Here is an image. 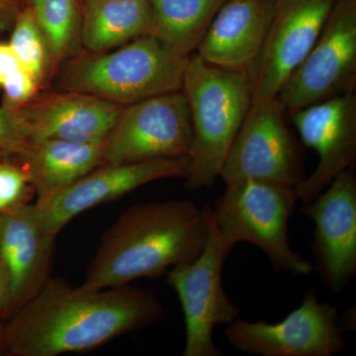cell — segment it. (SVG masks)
I'll use <instances>...</instances> for the list:
<instances>
[{
    "label": "cell",
    "mask_w": 356,
    "mask_h": 356,
    "mask_svg": "<svg viewBox=\"0 0 356 356\" xmlns=\"http://www.w3.org/2000/svg\"><path fill=\"white\" fill-rule=\"evenodd\" d=\"M147 0H96L81 6L79 40L86 51L104 53L151 35Z\"/></svg>",
    "instance_id": "d6986e66"
},
{
    "label": "cell",
    "mask_w": 356,
    "mask_h": 356,
    "mask_svg": "<svg viewBox=\"0 0 356 356\" xmlns=\"http://www.w3.org/2000/svg\"><path fill=\"white\" fill-rule=\"evenodd\" d=\"M20 2H21V4H22V6H24L25 0H20Z\"/></svg>",
    "instance_id": "4dcf8cb0"
},
{
    "label": "cell",
    "mask_w": 356,
    "mask_h": 356,
    "mask_svg": "<svg viewBox=\"0 0 356 356\" xmlns=\"http://www.w3.org/2000/svg\"><path fill=\"white\" fill-rule=\"evenodd\" d=\"M21 67L9 44L0 43V86L7 76Z\"/></svg>",
    "instance_id": "484cf974"
},
{
    "label": "cell",
    "mask_w": 356,
    "mask_h": 356,
    "mask_svg": "<svg viewBox=\"0 0 356 356\" xmlns=\"http://www.w3.org/2000/svg\"><path fill=\"white\" fill-rule=\"evenodd\" d=\"M297 201L294 187L247 178L227 184L212 213L222 236L234 248L252 243L276 269L309 276L315 266L293 250L288 236Z\"/></svg>",
    "instance_id": "5b68a950"
},
{
    "label": "cell",
    "mask_w": 356,
    "mask_h": 356,
    "mask_svg": "<svg viewBox=\"0 0 356 356\" xmlns=\"http://www.w3.org/2000/svg\"><path fill=\"white\" fill-rule=\"evenodd\" d=\"M208 236L202 252L193 261L173 266L166 273V282L177 292L185 323L184 356H221L213 339L219 325H229L240 316L236 306L222 286L224 264L233 250L205 206Z\"/></svg>",
    "instance_id": "8992f818"
},
{
    "label": "cell",
    "mask_w": 356,
    "mask_h": 356,
    "mask_svg": "<svg viewBox=\"0 0 356 356\" xmlns=\"http://www.w3.org/2000/svg\"><path fill=\"white\" fill-rule=\"evenodd\" d=\"M192 124L185 188L214 186L229 149L252 105L248 72L222 69L189 56L182 83Z\"/></svg>",
    "instance_id": "3957f363"
},
{
    "label": "cell",
    "mask_w": 356,
    "mask_h": 356,
    "mask_svg": "<svg viewBox=\"0 0 356 356\" xmlns=\"http://www.w3.org/2000/svg\"><path fill=\"white\" fill-rule=\"evenodd\" d=\"M302 213L315 225L313 254L327 290L343 292L356 274V177L353 168L337 175Z\"/></svg>",
    "instance_id": "4fadbf2b"
},
{
    "label": "cell",
    "mask_w": 356,
    "mask_h": 356,
    "mask_svg": "<svg viewBox=\"0 0 356 356\" xmlns=\"http://www.w3.org/2000/svg\"><path fill=\"white\" fill-rule=\"evenodd\" d=\"M2 332H3V329L0 327V344H2Z\"/></svg>",
    "instance_id": "f546056e"
},
{
    "label": "cell",
    "mask_w": 356,
    "mask_h": 356,
    "mask_svg": "<svg viewBox=\"0 0 356 356\" xmlns=\"http://www.w3.org/2000/svg\"><path fill=\"white\" fill-rule=\"evenodd\" d=\"M22 6L20 0H0V28L13 25Z\"/></svg>",
    "instance_id": "83f0119b"
},
{
    "label": "cell",
    "mask_w": 356,
    "mask_h": 356,
    "mask_svg": "<svg viewBox=\"0 0 356 356\" xmlns=\"http://www.w3.org/2000/svg\"><path fill=\"white\" fill-rule=\"evenodd\" d=\"M36 203L0 213V259L10 280L13 309L17 310L48 280L54 241Z\"/></svg>",
    "instance_id": "9a60e30c"
},
{
    "label": "cell",
    "mask_w": 356,
    "mask_h": 356,
    "mask_svg": "<svg viewBox=\"0 0 356 356\" xmlns=\"http://www.w3.org/2000/svg\"><path fill=\"white\" fill-rule=\"evenodd\" d=\"M356 86V0H336L317 41L277 97L294 112Z\"/></svg>",
    "instance_id": "ba28073f"
},
{
    "label": "cell",
    "mask_w": 356,
    "mask_h": 356,
    "mask_svg": "<svg viewBox=\"0 0 356 356\" xmlns=\"http://www.w3.org/2000/svg\"><path fill=\"white\" fill-rule=\"evenodd\" d=\"M336 0H276L266 43L248 74L252 104L277 97L317 41Z\"/></svg>",
    "instance_id": "8fae6325"
},
{
    "label": "cell",
    "mask_w": 356,
    "mask_h": 356,
    "mask_svg": "<svg viewBox=\"0 0 356 356\" xmlns=\"http://www.w3.org/2000/svg\"><path fill=\"white\" fill-rule=\"evenodd\" d=\"M41 28L54 65L74 54L81 33L79 0H25Z\"/></svg>",
    "instance_id": "44dd1931"
},
{
    "label": "cell",
    "mask_w": 356,
    "mask_h": 356,
    "mask_svg": "<svg viewBox=\"0 0 356 356\" xmlns=\"http://www.w3.org/2000/svg\"><path fill=\"white\" fill-rule=\"evenodd\" d=\"M13 26L9 46L21 67L34 74L41 83L51 60L50 51L43 32L29 6H22Z\"/></svg>",
    "instance_id": "7402d4cb"
},
{
    "label": "cell",
    "mask_w": 356,
    "mask_h": 356,
    "mask_svg": "<svg viewBox=\"0 0 356 356\" xmlns=\"http://www.w3.org/2000/svg\"><path fill=\"white\" fill-rule=\"evenodd\" d=\"M192 124L182 91L124 106L102 143L103 165L189 156Z\"/></svg>",
    "instance_id": "52a82bcc"
},
{
    "label": "cell",
    "mask_w": 356,
    "mask_h": 356,
    "mask_svg": "<svg viewBox=\"0 0 356 356\" xmlns=\"http://www.w3.org/2000/svg\"><path fill=\"white\" fill-rule=\"evenodd\" d=\"M29 177L24 168L0 163V213L23 204Z\"/></svg>",
    "instance_id": "d4e9b609"
},
{
    "label": "cell",
    "mask_w": 356,
    "mask_h": 356,
    "mask_svg": "<svg viewBox=\"0 0 356 356\" xmlns=\"http://www.w3.org/2000/svg\"><path fill=\"white\" fill-rule=\"evenodd\" d=\"M31 145L29 129L19 111L0 107V153L22 158Z\"/></svg>",
    "instance_id": "603a6c76"
},
{
    "label": "cell",
    "mask_w": 356,
    "mask_h": 356,
    "mask_svg": "<svg viewBox=\"0 0 356 356\" xmlns=\"http://www.w3.org/2000/svg\"><path fill=\"white\" fill-rule=\"evenodd\" d=\"M158 37L180 55L197 50L218 11L229 0H147Z\"/></svg>",
    "instance_id": "ffe728a7"
},
{
    "label": "cell",
    "mask_w": 356,
    "mask_h": 356,
    "mask_svg": "<svg viewBox=\"0 0 356 356\" xmlns=\"http://www.w3.org/2000/svg\"><path fill=\"white\" fill-rule=\"evenodd\" d=\"M96 1V0H79L81 2V6H83V4L88 3V2Z\"/></svg>",
    "instance_id": "f1b7e54d"
},
{
    "label": "cell",
    "mask_w": 356,
    "mask_h": 356,
    "mask_svg": "<svg viewBox=\"0 0 356 356\" xmlns=\"http://www.w3.org/2000/svg\"><path fill=\"white\" fill-rule=\"evenodd\" d=\"M225 337L229 346L250 355L332 356L348 350L336 307L321 302L315 287L281 322L236 318L228 325Z\"/></svg>",
    "instance_id": "9c48e42d"
},
{
    "label": "cell",
    "mask_w": 356,
    "mask_h": 356,
    "mask_svg": "<svg viewBox=\"0 0 356 356\" xmlns=\"http://www.w3.org/2000/svg\"><path fill=\"white\" fill-rule=\"evenodd\" d=\"M285 113L278 97L252 105L222 165L225 184L247 178L294 188L301 184V149L288 130Z\"/></svg>",
    "instance_id": "30bf717a"
},
{
    "label": "cell",
    "mask_w": 356,
    "mask_h": 356,
    "mask_svg": "<svg viewBox=\"0 0 356 356\" xmlns=\"http://www.w3.org/2000/svg\"><path fill=\"white\" fill-rule=\"evenodd\" d=\"M123 106L96 96L62 91L32 100L17 109L29 129L33 140L56 139L102 144Z\"/></svg>",
    "instance_id": "2e32d148"
},
{
    "label": "cell",
    "mask_w": 356,
    "mask_h": 356,
    "mask_svg": "<svg viewBox=\"0 0 356 356\" xmlns=\"http://www.w3.org/2000/svg\"><path fill=\"white\" fill-rule=\"evenodd\" d=\"M305 146L318 156L315 170L296 187L299 201L311 202L356 161V95L346 93L291 112Z\"/></svg>",
    "instance_id": "5bb4252c"
},
{
    "label": "cell",
    "mask_w": 356,
    "mask_h": 356,
    "mask_svg": "<svg viewBox=\"0 0 356 356\" xmlns=\"http://www.w3.org/2000/svg\"><path fill=\"white\" fill-rule=\"evenodd\" d=\"M39 79L34 74L18 67L6 77L2 83L3 88V105L8 109L17 110L22 108L28 103L34 100L38 93Z\"/></svg>",
    "instance_id": "cb8c5ba5"
},
{
    "label": "cell",
    "mask_w": 356,
    "mask_h": 356,
    "mask_svg": "<svg viewBox=\"0 0 356 356\" xmlns=\"http://www.w3.org/2000/svg\"><path fill=\"white\" fill-rule=\"evenodd\" d=\"M188 58L158 37L144 35L114 50L72 58L60 77V90L128 106L181 91Z\"/></svg>",
    "instance_id": "277c9868"
},
{
    "label": "cell",
    "mask_w": 356,
    "mask_h": 356,
    "mask_svg": "<svg viewBox=\"0 0 356 356\" xmlns=\"http://www.w3.org/2000/svg\"><path fill=\"white\" fill-rule=\"evenodd\" d=\"M37 200L53 195L103 165L102 144L70 140H33L21 158Z\"/></svg>",
    "instance_id": "ac0fdd59"
},
{
    "label": "cell",
    "mask_w": 356,
    "mask_h": 356,
    "mask_svg": "<svg viewBox=\"0 0 356 356\" xmlns=\"http://www.w3.org/2000/svg\"><path fill=\"white\" fill-rule=\"evenodd\" d=\"M276 0H229L221 7L197 48L208 64L248 72L266 43Z\"/></svg>",
    "instance_id": "e0dca14e"
},
{
    "label": "cell",
    "mask_w": 356,
    "mask_h": 356,
    "mask_svg": "<svg viewBox=\"0 0 356 356\" xmlns=\"http://www.w3.org/2000/svg\"><path fill=\"white\" fill-rule=\"evenodd\" d=\"M13 309L10 280L3 262L0 259V315Z\"/></svg>",
    "instance_id": "4316f807"
},
{
    "label": "cell",
    "mask_w": 356,
    "mask_h": 356,
    "mask_svg": "<svg viewBox=\"0 0 356 356\" xmlns=\"http://www.w3.org/2000/svg\"><path fill=\"white\" fill-rule=\"evenodd\" d=\"M165 311L153 292L124 286L74 288L48 280L16 310L2 332L14 356L83 353L163 320Z\"/></svg>",
    "instance_id": "6da1fadb"
},
{
    "label": "cell",
    "mask_w": 356,
    "mask_h": 356,
    "mask_svg": "<svg viewBox=\"0 0 356 356\" xmlns=\"http://www.w3.org/2000/svg\"><path fill=\"white\" fill-rule=\"evenodd\" d=\"M208 236L205 208L191 200L152 201L122 213L104 233L81 288L124 286L193 261Z\"/></svg>",
    "instance_id": "7a4b0ae2"
},
{
    "label": "cell",
    "mask_w": 356,
    "mask_h": 356,
    "mask_svg": "<svg viewBox=\"0 0 356 356\" xmlns=\"http://www.w3.org/2000/svg\"><path fill=\"white\" fill-rule=\"evenodd\" d=\"M189 156L128 165H103L36 205L44 228L57 236L72 219L96 206L122 197L149 182L184 178Z\"/></svg>",
    "instance_id": "7c38bea8"
}]
</instances>
